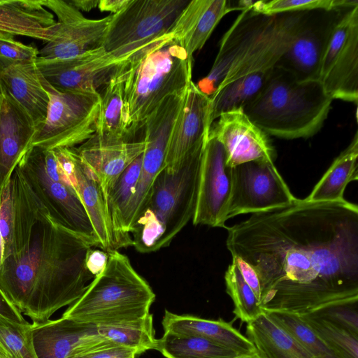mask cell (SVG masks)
<instances>
[{
  "instance_id": "681fc988",
  "label": "cell",
  "mask_w": 358,
  "mask_h": 358,
  "mask_svg": "<svg viewBox=\"0 0 358 358\" xmlns=\"http://www.w3.org/2000/svg\"><path fill=\"white\" fill-rule=\"evenodd\" d=\"M1 98H2V90H1V85L0 83V108H1ZM1 194H2V190L0 188V204H1Z\"/></svg>"
},
{
  "instance_id": "7c38bea8",
  "label": "cell",
  "mask_w": 358,
  "mask_h": 358,
  "mask_svg": "<svg viewBox=\"0 0 358 358\" xmlns=\"http://www.w3.org/2000/svg\"><path fill=\"white\" fill-rule=\"evenodd\" d=\"M295 197L273 162L251 161L231 168V189L223 222L289 203Z\"/></svg>"
},
{
  "instance_id": "b9f144b4",
  "label": "cell",
  "mask_w": 358,
  "mask_h": 358,
  "mask_svg": "<svg viewBox=\"0 0 358 358\" xmlns=\"http://www.w3.org/2000/svg\"><path fill=\"white\" fill-rule=\"evenodd\" d=\"M108 259V252L102 250L92 249L87 257L86 265L89 272L96 276L105 267Z\"/></svg>"
},
{
  "instance_id": "e0dca14e",
  "label": "cell",
  "mask_w": 358,
  "mask_h": 358,
  "mask_svg": "<svg viewBox=\"0 0 358 358\" xmlns=\"http://www.w3.org/2000/svg\"><path fill=\"white\" fill-rule=\"evenodd\" d=\"M208 136L224 148L230 167L251 161L274 162L275 150L268 135L255 124L242 108L222 113L212 124Z\"/></svg>"
},
{
  "instance_id": "44dd1931",
  "label": "cell",
  "mask_w": 358,
  "mask_h": 358,
  "mask_svg": "<svg viewBox=\"0 0 358 358\" xmlns=\"http://www.w3.org/2000/svg\"><path fill=\"white\" fill-rule=\"evenodd\" d=\"M1 85L0 188L3 191L20 159L30 148L36 129L24 107Z\"/></svg>"
},
{
  "instance_id": "603a6c76",
  "label": "cell",
  "mask_w": 358,
  "mask_h": 358,
  "mask_svg": "<svg viewBox=\"0 0 358 358\" xmlns=\"http://www.w3.org/2000/svg\"><path fill=\"white\" fill-rule=\"evenodd\" d=\"M34 61L0 57V83L31 117L36 131L46 118L49 95Z\"/></svg>"
},
{
  "instance_id": "484cf974",
  "label": "cell",
  "mask_w": 358,
  "mask_h": 358,
  "mask_svg": "<svg viewBox=\"0 0 358 358\" xmlns=\"http://www.w3.org/2000/svg\"><path fill=\"white\" fill-rule=\"evenodd\" d=\"M54 15L43 0H0V31L47 42L55 31Z\"/></svg>"
},
{
  "instance_id": "ba28073f",
  "label": "cell",
  "mask_w": 358,
  "mask_h": 358,
  "mask_svg": "<svg viewBox=\"0 0 358 358\" xmlns=\"http://www.w3.org/2000/svg\"><path fill=\"white\" fill-rule=\"evenodd\" d=\"M15 167L57 222L98 247L88 214L55 150L31 147Z\"/></svg>"
},
{
  "instance_id": "c3c4849f",
  "label": "cell",
  "mask_w": 358,
  "mask_h": 358,
  "mask_svg": "<svg viewBox=\"0 0 358 358\" xmlns=\"http://www.w3.org/2000/svg\"><path fill=\"white\" fill-rule=\"evenodd\" d=\"M0 358H11L8 351L6 350L3 344L0 342Z\"/></svg>"
},
{
  "instance_id": "7402d4cb",
  "label": "cell",
  "mask_w": 358,
  "mask_h": 358,
  "mask_svg": "<svg viewBox=\"0 0 358 358\" xmlns=\"http://www.w3.org/2000/svg\"><path fill=\"white\" fill-rule=\"evenodd\" d=\"M31 326L38 358H66L74 351L107 341L95 324L64 317Z\"/></svg>"
},
{
  "instance_id": "f6af8a7d",
  "label": "cell",
  "mask_w": 358,
  "mask_h": 358,
  "mask_svg": "<svg viewBox=\"0 0 358 358\" xmlns=\"http://www.w3.org/2000/svg\"><path fill=\"white\" fill-rule=\"evenodd\" d=\"M78 10L88 12L99 5L97 0H68Z\"/></svg>"
},
{
  "instance_id": "8992f818",
  "label": "cell",
  "mask_w": 358,
  "mask_h": 358,
  "mask_svg": "<svg viewBox=\"0 0 358 358\" xmlns=\"http://www.w3.org/2000/svg\"><path fill=\"white\" fill-rule=\"evenodd\" d=\"M206 141L197 144L187 155L176 171L170 173L163 169L157 177L130 231L132 245L139 252L150 253L169 246L192 220Z\"/></svg>"
},
{
  "instance_id": "4316f807",
  "label": "cell",
  "mask_w": 358,
  "mask_h": 358,
  "mask_svg": "<svg viewBox=\"0 0 358 358\" xmlns=\"http://www.w3.org/2000/svg\"><path fill=\"white\" fill-rule=\"evenodd\" d=\"M246 337L263 358H313L264 310L247 323Z\"/></svg>"
},
{
  "instance_id": "277c9868",
  "label": "cell",
  "mask_w": 358,
  "mask_h": 358,
  "mask_svg": "<svg viewBox=\"0 0 358 358\" xmlns=\"http://www.w3.org/2000/svg\"><path fill=\"white\" fill-rule=\"evenodd\" d=\"M117 71L134 136L166 97L187 90L192 81V57L169 33L120 64Z\"/></svg>"
},
{
  "instance_id": "4dcf8cb0",
  "label": "cell",
  "mask_w": 358,
  "mask_h": 358,
  "mask_svg": "<svg viewBox=\"0 0 358 358\" xmlns=\"http://www.w3.org/2000/svg\"><path fill=\"white\" fill-rule=\"evenodd\" d=\"M155 350L166 358H233L234 352L199 336L164 333Z\"/></svg>"
},
{
  "instance_id": "2e32d148",
  "label": "cell",
  "mask_w": 358,
  "mask_h": 358,
  "mask_svg": "<svg viewBox=\"0 0 358 358\" xmlns=\"http://www.w3.org/2000/svg\"><path fill=\"white\" fill-rule=\"evenodd\" d=\"M343 10H312L276 66L299 81L318 80L326 47Z\"/></svg>"
},
{
  "instance_id": "5bb4252c",
  "label": "cell",
  "mask_w": 358,
  "mask_h": 358,
  "mask_svg": "<svg viewBox=\"0 0 358 358\" xmlns=\"http://www.w3.org/2000/svg\"><path fill=\"white\" fill-rule=\"evenodd\" d=\"M43 1L45 7L57 16V25L39 50L38 57L69 58L102 46L111 14L101 19H88L68 1Z\"/></svg>"
},
{
  "instance_id": "52a82bcc",
  "label": "cell",
  "mask_w": 358,
  "mask_h": 358,
  "mask_svg": "<svg viewBox=\"0 0 358 358\" xmlns=\"http://www.w3.org/2000/svg\"><path fill=\"white\" fill-rule=\"evenodd\" d=\"M155 299L152 289L128 257L113 250L103 269L62 317L96 326L133 322L151 314Z\"/></svg>"
},
{
  "instance_id": "74e56055",
  "label": "cell",
  "mask_w": 358,
  "mask_h": 358,
  "mask_svg": "<svg viewBox=\"0 0 358 358\" xmlns=\"http://www.w3.org/2000/svg\"><path fill=\"white\" fill-rule=\"evenodd\" d=\"M357 308V303L336 304L308 314L325 320L358 336Z\"/></svg>"
},
{
  "instance_id": "ac0fdd59",
  "label": "cell",
  "mask_w": 358,
  "mask_h": 358,
  "mask_svg": "<svg viewBox=\"0 0 358 358\" xmlns=\"http://www.w3.org/2000/svg\"><path fill=\"white\" fill-rule=\"evenodd\" d=\"M60 166L80 199L92 224L98 248L109 252L120 246L108 217L101 189L80 161L76 147L54 149Z\"/></svg>"
},
{
  "instance_id": "d4e9b609",
  "label": "cell",
  "mask_w": 358,
  "mask_h": 358,
  "mask_svg": "<svg viewBox=\"0 0 358 358\" xmlns=\"http://www.w3.org/2000/svg\"><path fill=\"white\" fill-rule=\"evenodd\" d=\"M164 333L189 335L203 338L238 355L257 351L253 343L222 320H208L190 315H178L165 310L162 321Z\"/></svg>"
},
{
  "instance_id": "6da1fadb",
  "label": "cell",
  "mask_w": 358,
  "mask_h": 358,
  "mask_svg": "<svg viewBox=\"0 0 358 358\" xmlns=\"http://www.w3.org/2000/svg\"><path fill=\"white\" fill-rule=\"evenodd\" d=\"M227 229L231 256L258 275L263 310L303 315L358 302L356 204L294 198Z\"/></svg>"
},
{
  "instance_id": "f546056e",
  "label": "cell",
  "mask_w": 358,
  "mask_h": 358,
  "mask_svg": "<svg viewBox=\"0 0 358 358\" xmlns=\"http://www.w3.org/2000/svg\"><path fill=\"white\" fill-rule=\"evenodd\" d=\"M142 155L134 160L118 177L107 193L106 206L120 248L132 245V240L122 233L124 214L139 178Z\"/></svg>"
},
{
  "instance_id": "3957f363",
  "label": "cell",
  "mask_w": 358,
  "mask_h": 358,
  "mask_svg": "<svg viewBox=\"0 0 358 358\" xmlns=\"http://www.w3.org/2000/svg\"><path fill=\"white\" fill-rule=\"evenodd\" d=\"M252 3L241 4L244 9L222 36L209 73L196 84L209 96L239 77L275 68L312 11L266 15Z\"/></svg>"
},
{
  "instance_id": "7dc6e473",
  "label": "cell",
  "mask_w": 358,
  "mask_h": 358,
  "mask_svg": "<svg viewBox=\"0 0 358 358\" xmlns=\"http://www.w3.org/2000/svg\"><path fill=\"white\" fill-rule=\"evenodd\" d=\"M4 257V241L0 234V270L3 264Z\"/></svg>"
},
{
  "instance_id": "8d00e7d4",
  "label": "cell",
  "mask_w": 358,
  "mask_h": 358,
  "mask_svg": "<svg viewBox=\"0 0 358 358\" xmlns=\"http://www.w3.org/2000/svg\"><path fill=\"white\" fill-rule=\"evenodd\" d=\"M0 342L11 358H38L29 322L20 324L0 317Z\"/></svg>"
},
{
  "instance_id": "d6a6232c",
  "label": "cell",
  "mask_w": 358,
  "mask_h": 358,
  "mask_svg": "<svg viewBox=\"0 0 358 358\" xmlns=\"http://www.w3.org/2000/svg\"><path fill=\"white\" fill-rule=\"evenodd\" d=\"M303 346L313 358H343L295 313L285 310H264Z\"/></svg>"
},
{
  "instance_id": "d6986e66",
  "label": "cell",
  "mask_w": 358,
  "mask_h": 358,
  "mask_svg": "<svg viewBox=\"0 0 358 358\" xmlns=\"http://www.w3.org/2000/svg\"><path fill=\"white\" fill-rule=\"evenodd\" d=\"M210 96L202 92L192 81L175 121L166 150L164 168L176 171L187 155L199 143L208 139Z\"/></svg>"
},
{
  "instance_id": "5b68a950",
  "label": "cell",
  "mask_w": 358,
  "mask_h": 358,
  "mask_svg": "<svg viewBox=\"0 0 358 358\" xmlns=\"http://www.w3.org/2000/svg\"><path fill=\"white\" fill-rule=\"evenodd\" d=\"M333 99L319 80L299 81L275 66L259 93L243 110L268 136L309 138L327 118Z\"/></svg>"
},
{
  "instance_id": "d590c367",
  "label": "cell",
  "mask_w": 358,
  "mask_h": 358,
  "mask_svg": "<svg viewBox=\"0 0 358 358\" xmlns=\"http://www.w3.org/2000/svg\"><path fill=\"white\" fill-rule=\"evenodd\" d=\"M299 315L343 358H358V336L309 314Z\"/></svg>"
},
{
  "instance_id": "8fae6325",
  "label": "cell",
  "mask_w": 358,
  "mask_h": 358,
  "mask_svg": "<svg viewBox=\"0 0 358 358\" xmlns=\"http://www.w3.org/2000/svg\"><path fill=\"white\" fill-rule=\"evenodd\" d=\"M318 80L333 100L357 104L358 6L343 12L335 24L322 58Z\"/></svg>"
},
{
  "instance_id": "836d02e7",
  "label": "cell",
  "mask_w": 358,
  "mask_h": 358,
  "mask_svg": "<svg viewBox=\"0 0 358 358\" xmlns=\"http://www.w3.org/2000/svg\"><path fill=\"white\" fill-rule=\"evenodd\" d=\"M224 280L227 292L233 301V313L236 318L248 323L263 312L258 299L234 263L229 266Z\"/></svg>"
},
{
  "instance_id": "ee69618b",
  "label": "cell",
  "mask_w": 358,
  "mask_h": 358,
  "mask_svg": "<svg viewBox=\"0 0 358 358\" xmlns=\"http://www.w3.org/2000/svg\"><path fill=\"white\" fill-rule=\"evenodd\" d=\"M131 0H101L98 7L101 11L110 12L115 15L124 9Z\"/></svg>"
},
{
  "instance_id": "7a4b0ae2",
  "label": "cell",
  "mask_w": 358,
  "mask_h": 358,
  "mask_svg": "<svg viewBox=\"0 0 358 358\" xmlns=\"http://www.w3.org/2000/svg\"><path fill=\"white\" fill-rule=\"evenodd\" d=\"M92 248L47 210L21 250L3 259L0 289L32 324L45 322L76 301L94 279L86 265Z\"/></svg>"
},
{
  "instance_id": "9a60e30c",
  "label": "cell",
  "mask_w": 358,
  "mask_h": 358,
  "mask_svg": "<svg viewBox=\"0 0 358 358\" xmlns=\"http://www.w3.org/2000/svg\"><path fill=\"white\" fill-rule=\"evenodd\" d=\"M231 189V167L227 164L225 150L208 136L200 165L193 224L226 228L223 216Z\"/></svg>"
},
{
  "instance_id": "e575fe53",
  "label": "cell",
  "mask_w": 358,
  "mask_h": 358,
  "mask_svg": "<svg viewBox=\"0 0 358 358\" xmlns=\"http://www.w3.org/2000/svg\"><path fill=\"white\" fill-rule=\"evenodd\" d=\"M358 6L357 0H271L252 2L251 8L259 13L274 15L316 10L348 9Z\"/></svg>"
},
{
  "instance_id": "1f68e13d",
  "label": "cell",
  "mask_w": 358,
  "mask_h": 358,
  "mask_svg": "<svg viewBox=\"0 0 358 358\" xmlns=\"http://www.w3.org/2000/svg\"><path fill=\"white\" fill-rule=\"evenodd\" d=\"M97 327L106 340L134 350L138 355L155 348L157 338L152 314L140 320Z\"/></svg>"
},
{
  "instance_id": "ab89813d",
  "label": "cell",
  "mask_w": 358,
  "mask_h": 358,
  "mask_svg": "<svg viewBox=\"0 0 358 358\" xmlns=\"http://www.w3.org/2000/svg\"><path fill=\"white\" fill-rule=\"evenodd\" d=\"M0 234L4 241L5 256L11 247L13 234V204L10 180L3 188L1 194L0 204Z\"/></svg>"
},
{
  "instance_id": "f35d334b",
  "label": "cell",
  "mask_w": 358,
  "mask_h": 358,
  "mask_svg": "<svg viewBox=\"0 0 358 358\" xmlns=\"http://www.w3.org/2000/svg\"><path fill=\"white\" fill-rule=\"evenodd\" d=\"M39 50L16 41L14 36L0 31V57L16 61H34Z\"/></svg>"
},
{
  "instance_id": "30bf717a",
  "label": "cell",
  "mask_w": 358,
  "mask_h": 358,
  "mask_svg": "<svg viewBox=\"0 0 358 358\" xmlns=\"http://www.w3.org/2000/svg\"><path fill=\"white\" fill-rule=\"evenodd\" d=\"M49 95L46 118L32 139L31 147L48 150L82 144L96 132L101 94L59 92L45 80Z\"/></svg>"
},
{
  "instance_id": "f1b7e54d",
  "label": "cell",
  "mask_w": 358,
  "mask_h": 358,
  "mask_svg": "<svg viewBox=\"0 0 358 358\" xmlns=\"http://www.w3.org/2000/svg\"><path fill=\"white\" fill-rule=\"evenodd\" d=\"M102 90L100 92L101 105L94 134L111 138L133 139L129 131L122 84L117 69Z\"/></svg>"
},
{
  "instance_id": "ffe728a7",
  "label": "cell",
  "mask_w": 358,
  "mask_h": 358,
  "mask_svg": "<svg viewBox=\"0 0 358 358\" xmlns=\"http://www.w3.org/2000/svg\"><path fill=\"white\" fill-rule=\"evenodd\" d=\"M145 145L144 138H116L94 134L76 150L82 163L99 183L106 200L115 180L143 155Z\"/></svg>"
},
{
  "instance_id": "7bdbcfd3",
  "label": "cell",
  "mask_w": 358,
  "mask_h": 358,
  "mask_svg": "<svg viewBox=\"0 0 358 358\" xmlns=\"http://www.w3.org/2000/svg\"><path fill=\"white\" fill-rule=\"evenodd\" d=\"M0 317L8 320L26 324L28 322L24 320L23 315L19 310L6 297L0 289Z\"/></svg>"
},
{
  "instance_id": "4fadbf2b",
  "label": "cell",
  "mask_w": 358,
  "mask_h": 358,
  "mask_svg": "<svg viewBox=\"0 0 358 358\" xmlns=\"http://www.w3.org/2000/svg\"><path fill=\"white\" fill-rule=\"evenodd\" d=\"M101 46L76 57L45 59L36 65L47 83L59 92L99 94L122 63Z\"/></svg>"
},
{
  "instance_id": "bcb514c9",
  "label": "cell",
  "mask_w": 358,
  "mask_h": 358,
  "mask_svg": "<svg viewBox=\"0 0 358 358\" xmlns=\"http://www.w3.org/2000/svg\"><path fill=\"white\" fill-rule=\"evenodd\" d=\"M233 358H263L262 356L257 352L251 354L240 355L234 357Z\"/></svg>"
},
{
  "instance_id": "60d3db41",
  "label": "cell",
  "mask_w": 358,
  "mask_h": 358,
  "mask_svg": "<svg viewBox=\"0 0 358 358\" xmlns=\"http://www.w3.org/2000/svg\"><path fill=\"white\" fill-rule=\"evenodd\" d=\"M232 262L238 268L244 280L251 288L260 302L262 290L258 275L255 270L239 257H232Z\"/></svg>"
},
{
  "instance_id": "9c48e42d",
  "label": "cell",
  "mask_w": 358,
  "mask_h": 358,
  "mask_svg": "<svg viewBox=\"0 0 358 358\" xmlns=\"http://www.w3.org/2000/svg\"><path fill=\"white\" fill-rule=\"evenodd\" d=\"M190 0H131L112 15L102 47L125 62L157 39L169 34Z\"/></svg>"
},
{
  "instance_id": "83f0119b",
  "label": "cell",
  "mask_w": 358,
  "mask_h": 358,
  "mask_svg": "<svg viewBox=\"0 0 358 358\" xmlns=\"http://www.w3.org/2000/svg\"><path fill=\"white\" fill-rule=\"evenodd\" d=\"M358 179V133L348 146L335 159L322 178L306 198L310 201L344 200L348 184Z\"/></svg>"
},
{
  "instance_id": "cb8c5ba5",
  "label": "cell",
  "mask_w": 358,
  "mask_h": 358,
  "mask_svg": "<svg viewBox=\"0 0 358 358\" xmlns=\"http://www.w3.org/2000/svg\"><path fill=\"white\" fill-rule=\"evenodd\" d=\"M243 9L227 0H190L169 33L192 57L204 46L223 17L231 11Z\"/></svg>"
}]
</instances>
